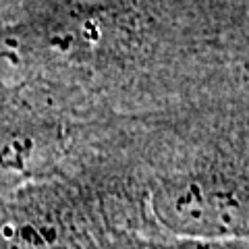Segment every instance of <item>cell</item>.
<instances>
[{"instance_id":"7a4b0ae2","label":"cell","mask_w":249,"mask_h":249,"mask_svg":"<svg viewBox=\"0 0 249 249\" xmlns=\"http://www.w3.org/2000/svg\"><path fill=\"white\" fill-rule=\"evenodd\" d=\"M110 249H249V241L170 237L158 235V232H137L112 227Z\"/></svg>"},{"instance_id":"6da1fadb","label":"cell","mask_w":249,"mask_h":249,"mask_svg":"<svg viewBox=\"0 0 249 249\" xmlns=\"http://www.w3.org/2000/svg\"><path fill=\"white\" fill-rule=\"evenodd\" d=\"M110 229L60 185L0 191V249H110Z\"/></svg>"}]
</instances>
